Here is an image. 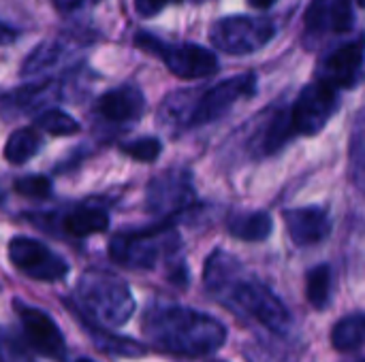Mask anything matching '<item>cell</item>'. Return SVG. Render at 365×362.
<instances>
[{"instance_id":"cell-1","label":"cell","mask_w":365,"mask_h":362,"mask_svg":"<svg viewBox=\"0 0 365 362\" xmlns=\"http://www.w3.org/2000/svg\"><path fill=\"white\" fill-rule=\"evenodd\" d=\"M240 265L225 252H214L207 258L203 282L207 290L233 307V312L259 322L274 335H287L291 331V314L272 288L257 280H242Z\"/></svg>"},{"instance_id":"cell-2","label":"cell","mask_w":365,"mask_h":362,"mask_svg":"<svg viewBox=\"0 0 365 362\" xmlns=\"http://www.w3.org/2000/svg\"><path fill=\"white\" fill-rule=\"evenodd\" d=\"M143 333L158 352L188 358L207 356L227 341L222 322L180 305H156L148 309Z\"/></svg>"},{"instance_id":"cell-3","label":"cell","mask_w":365,"mask_h":362,"mask_svg":"<svg viewBox=\"0 0 365 362\" xmlns=\"http://www.w3.org/2000/svg\"><path fill=\"white\" fill-rule=\"evenodd\" d=\"M66 307L77 318L105 329H118L135 314V299L124 280L109 271L90 269L79 277L73 297L66 299Z\"/></svg>"},{"instance_id":"cell-4","label":"cell","mask_w":365,"mask_h":362,"mask_svg":"<svg viewBox=\"0 0 365 362\" xmlns=\"http://www.w3.org/2000/svg\"><path fill=\"white\" fill-rule=\"evenodd\" d=\"M180 247V237L173 228V222L163 220L154 226L118 233L109 241V258L124 269L150 271L160 260L173 256Z\"/></svg>"},{"instance_id":"cell-5","label":"cell","mask_w":365,"mask_h":362,"mask_svg":"<svg viewBox=\"0 0 365 362\" xmlns=\"http://www.w3.org/2000/svg\"><path fill=\"white\" fill-rule=\"evenodd\" d=\"M135 45L152 55H158L165 66L180 79H203L218 70V58L214 51L195 45V43H180L169 45L150 32H137Z\"/></svg>"},{"instance_id":"cell-6","label":"cell","mask_w":365,"mask_h":362,"mask_svg":"<svg viewBox=\"0 0 365 362\" xmlns=\"http://www.w3.org/2000/svg\"><path fill=\"white\" fill-rule=\"evenodd\" d=\"M276 34V26L269 19L250 15L220 17L210 28L212 45L231 55H250L263 49Z\"/></svg>"},{"instance_id":"cell-7","label":"cell","mask_w":365,"mask_h":362,"mask_svg":"<svg viewBox=\"0 0 365 362\" xmlns=\"http://www.w3.org/2000/svg\"><path fill=\"white\" fill-rule=\"evenodd\" d=\"M255 92H257L255 73H242V75H235L216 83L192 102L188 117H186V128H199V126L220 119L225 113L233 109L235 102L255 96Z\"/></svg>"},{"instance_id":"cell-8","label":"cell","mask_w":365,"mask_h":362,"mask_svg":"<svg viewBox=\"0 0 365 362\" xmlns=\"http://www.w3.org/2000/svg\"><path fill=\"white\" fill-rule=\"evenodd\" d=\"M338 102H340L338 87L329 85L323 79L308 83L299 92L295 105L291 107V122L295 134L312 137L321 132L331 119V115L338 111Z\"/></svg>"},{"instance_id":"cell-9","label":"cell","mask_w":365,"mask_h":362,"mask_svg":"<svg viewBox=\"0 0 365 362\" xmlns=\"http://www.w3.org/2000/svg\"><path fill=\"white\" fill-rule=\"evenodd\" d=\"M9 260L19 273L47 284L64 280L71 271V265L62 256L30 237H13L9 241Z\"/></svg>"},{"instance_id":"cell-10","label":"cell","mask_w":365,"mask_h":362,"mask_svg":"<svg viewBox=\"0 0 365 362\" xmlns=\"http://www.w3.org/2000/svg\"><path fill=\"white\" fill-rule=\"evenodd\" d=\"M145 203L154 215H160L163 220L173 222V218L188 211L195 203L190 173L171 169L154 177L148 186Z\"/></svg>"},{"instance_id":"cell-11","label":"cell","mask_w":365,"mask_h":362,"mask_svg":"<svg viewBox=\"0 0 365 362\" xmlns=\"http://www.w3.org/2000/svg\"><path fill=\"white\" fill-rule=\"evenodd\" d=\"M13 307L19 316L21 331L32 348L47 358H53L58 362L66 361V344H64V337H62L58 324L45 312L30 307V305L21 303L19 299H15Z\"/></svg>"},{"instance_id":"cell-12","label":"cell","mask_w":365,"mask_h":362,"mask_svg":"<svg viewBox=\"0 0 365 362\" xmlns=\"http://www.w3.org/2000/svg\"><path fill=\"white\" fill-rule=\"evenodd\" d=\"M365 75V38L340 45L334 53H329L319 70V79L327 81L329 85L344 90L355 87Z\"/></svg>"},{"instance_id":"cell-13","label":"cell","mask_w":365,"mask_h":362,"mask_svg":"<svg viewBox=\"0 0 365 362\" xmlns=\"http://www.w3.org/2000/svg\"><path fill=\"white\" fill-rule=\"evenodd\" d=\"M291 241L299 247L323 243L331 235V218L323 207H293L282 213Z\"/></svg>"},{"instance_id":"cell-14","label":"cell","mask_w":365,"mask_h":362,"mask_svg":"<svg viewBox=\"0 0 365 362\" xmlns=\"http://www.w3.org/2000/svg\"><path fill=\"white\" fill-rule=\"evenodd\" d=\"M145 109L143 92L137 85H118L96 100V113L111 124H126L141 117Z\"/></svg>"},{"instance_id":"cell-15","label":"cell","mask_w":365,"mask_h":362,"mask_svg":"<svg viewBox=\"0 0 365 362\" xmlns=\"http://www.w3.org/2000/svg\"><path fill=\"white\" fill-rule=\"evenodd\" d=\"M291 137H295L291 109H276L269 113L265 124H261V128L257 130L252 149L259 156H274L280 147H284V143Z\"/></svg>"},{"instance_id":"cell-16","label":"cell","mask_w":365,"mask_h":362,"mask_svg":"<svg viewBox=\"0 0 365 362\" xmlns=\"http://www.w3.org/2000/svg\"><path fill=\"white\" fill-rule=\"evenodd\" d=\"M227 230L240 241L261 243L272 235L274 220L267 211H240L227 220Z\"/></svg>"},{"instance_id":"cell-17","label":"cell","mask_w":365,"mask_h":362,"mask_svg":"<svg viewBox=\"0 0 365 362\" xmlns=\"http://www.w3.org/2000/svg\"><path fill=\"white\" fill-rule=\"evenodd\" d=\"M64 230L71 237L83 239L90 235L105 233L109 228V213L105 207H94V205H79L73 211L66 213L64 218Z\"/></svg>"},{"instance_id":"cell-18","label":"cell","mask_w":365,"mask_h":362,"mask_svg":"<svg viewBox=\"0 0 365 362\" xmlns=\"http://www.w3.org/2000/svg\"><path fill=\"white\" fill-rule=\"evenodd\" d=\"M81 322V326L88 331L92 344L103 350L105 354H113V356H143L145 354V348L135 341V339H128V337H118L113 333H109L105 326L101 324H94L86 318H77Z\"/></svg>"},{"instance_id":"cell-19","label":"cell","mask_w":365,"mask_h":362,"mask_svg":"<svg viewBox=\"0 0 365 362\" xmlns=\"http://www.w3.org/2000/svg\"><path fill=\"white\" fill-rule=\"evenodd\" d=\"M331 346L338 352H355L365 346V314H351L331 329Z\"/></svg>"},{"instance_id":"cell-20","label":"cell","mask_w":365,"mask_h":362,"mask_svg":"<svg viewBox=\"0 0 365 362\" xmlns=\"http://www.w3.org/2000/svg\"><path fill=\"white\" fill-rule=\"evenodd\" d=\"M41 149V137L32 128H19L11 132L4 143V158L11 164H26Z\"/></svg>"},{"instance_id":"cell-21","label":"cell","mask_w":365,"mask_h":362,"mask_svg":"<svg viewBox=\"0 0 365 362\" xmlns=\"http://www.w3.org/2000/svg\"><path fill=\"white\" fill-rule=\"evenodd\" d=\"M331 284L334 273L329 265L312 267L306 275V297L314 309H325L331 299Z\"/></svg>"},{"instance_id":"cell-22","label":"cell","mask_w":365,"mask_h":362,"mask_svg":"<svg viewBox=\"0 0 365 362\" xmlns=\"http://www.w3.org/2000/svg\"><path fill=\"white\" fill-rule=\"evenodd\" d=\"M64 55V47L60 45V41H43L36 49L30 51V55L24 60L21 64V75H34L41 70H47L49 66H53L60 58Z\"/></svg>"},{"instance_id":"cell-23","label":"cell","mask_w":365,"mask_h":362,"mask_svg":"<svg viewBox=\"0 0 365 362\" xmlns=\"http://www.w3.org/2000/svg\"><path fill=\"white\" fill-rule=\"evenodd\" d=\"M331 28L329 0H310L304 13V36L306 41H319Z\"/></svg>"},{"instance_id":"cell-24","label":"cell","mask_w":365,"mask_h":362,"mask_svg":"<svg viewBox=\"0 0 365 362\" xmlns=\"http://www.w3.org/2000/svg\"><path fill=\"white\" fill-rule=\"evenodd\" d=\"M58 94V83H36V85H26L24 90H15L9 94V100L15 109L19 111H30L32 107L45 105L49 98Z\"/></svg>"},{"instance_id":"cell-25","label":"cell","mask_w":365,"mask_h":362,"mask_svg":"<svg viewBox=\"0 0 365 362\" xmlns=\"http://www.w3.org/2000/svg\"><path fill=\"white\" fill-rule=\"evenodd\" d=\"M36 126L53 137H71L79 132V124L75 117H71L68 113L60 111V109H47L43 111L36 119Z\"/></svg>"},{"instance_id":"cell-26","label":"cell","mask_w":365,"mask_h":362,"mask_svg":"<svg viewBox=\"0 0 365 362\" xmlns=\"http://www.w3.org/2000/svg\"><path fill=\"white\" fill-rule=\"evenodd\" d=\"M120 151L137 162H154L163 151V143L156 137H139L128 143H122Z\"/></svg>"},{"instance_id":"cell-27","label":"cell","mask_w":365,"mask_h":362,"mask_svg":"<svg viewBox=\"0 0 365 362\" xmlns=\"http://www.w3.org/2000/svg\"><path fill=\"white\" fill-rule=\"evenodd\" d=\"M15 192L26 198H49L51 196V181L43 175H28L19 177L13 183Z\"/></svg>"},{"instance_id":"cell-28","label":"cell","mask_w":365,"mask_h":362,"mask_svg":"<svg viewBox=\"0 0 365 362\" xmlns=\"http://www.w3.org/2000/svg\"><path fill=\"white\" fill-rule=\"evenodd\" d=\"M353 2L355 0H334L329 2L331 13V30L342 34L353 28Z\"/></svg>"},{"instance_id":"cell-29","label":"cell","mask_w":365,"mask_h":362,"mask_svg":"<svg viewBox=\"0 0 365 362\" xmlns=\"http://www.w3.org/2000/svg\"><path fill=\"white\" fill-rule=\"evenodd\" d=\"M0 362H34L28 352L24 350V346L19 341H15L6 331L0 329Z\"/></svg>"},{"instance_id":"cell-30","label":"cell","mask_w":365,"mask_h":362,"mask_svg":"<svg viewBox=\"0 0 365 362\" xmlns=\"http://www.w3.org/2000/svg\"><path fill=\"white\" fill-rule=\"evenodd\" d=\"M175 2H182V0H135V11L143 17H150V15L160 13L167 4H175Z\"/></svg>"},{"instance_id":"cell-31","label":"cell","mask_w":365,"mask_h":362,"mask_svg":"<svg viewBox=\"0 0 365 362\" xmlns=\"http://www.w3.org/2000/svg\"><path fill=\"white\" fill-rule=\"evenodd\" d=\"M15 41H17V32L11 26H6V23L0 21V45H11Z\"/></svg>"},{"instance_id":"cell-32","label":"cell","mask_w":365,"mask_h":362,"mask_svg":"<svg viewBox=\"0 0 365 362\" xmlns=\"http://www.w3.org/2000/svg\"><path fill=\"white\" fill-rule=\"evenodd\" d=\"M248 4L255 6V9H269V6L276 4V0H248Z\"/></svg>"},{"instance_id":"cell-33","label":"cell","mask_w":365,"mask_h":362,"mask_svg":"<svg viewBox=\"0 0 365 362\" xmlns=\"http://www.w3.org/2000/svg\"><path fill=\"white\" fill-rule=\"evenodd\" d=\"M81 0H53V4L58 6V9H73V6H77Z\"/></svg>"},{"instance_id":"cell-34","label":"cell","mask_w":365,"mask_h":362,"mask_svg":"<svg viewBox=\"0 0 365 362\" xmlns=\"http://www.w3.org/2000/svg\"><path fill=\"white\" fill-rule=\"evenodd\" d=\"M75 362H94V361H90V358H79V361H75Z\"/></svg>"},{"instance_id":"cell-35","label":"cell","mask_w":365,"mask_h":362,"mask_svg":"<svg viewBox=\"0 0 365 362\" xmlns=\"http://www.w3.org/2000/svg\"><path fill=\"white\" fill-rule=\"evenodd\" d=\"M355 2H357L359 6H365V0H355Z\"/></svg>"},{"instance_id":"cell-36","label":"cell","mask_w":365,"mask_h":362,"mask_svg":"<svg viewBox=\"0 0 365 362\" xmlns=\"http://www.w3.org/2000/svg\"><path fill=\"white\" fill-rule=\"evenodd\" d=\"M212 362H225V361H212Z\"/></svg>"}]
</instances>
